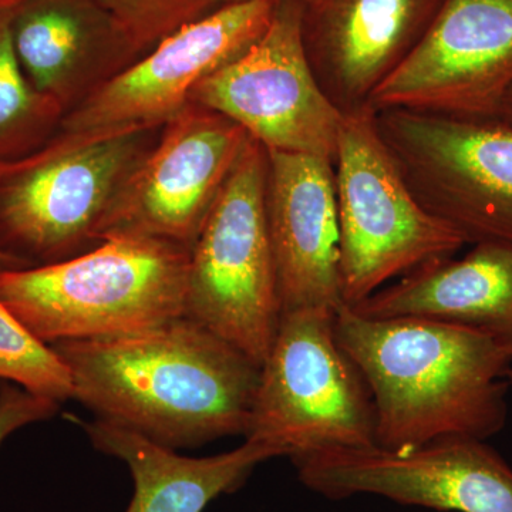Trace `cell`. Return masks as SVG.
I'll use <instances>...</instances> for the list:
<instances>
[{"label":"cell","instance_id":"ffe728a7","mask_svg":"<svg viewBox=\"0 0 512 512\" xmlns=\"http://www.w3.org/2000/svg\"><path fill=\"white\" fill-rule=\"evenodd\" d=\"M0 379L29 393L63 403L73 399V380L52 346L47 345L0 301Z\"/></svg>","mask_w":512,"mask_h":512},{"label":"cell","instance_id":"3957f363","mask_svg":"<svg viewBox=\"0 0 512 512\" xmlns=\"http://www.w3.org/2000/svg\"><path fill=\"white\" fill-rule=\"evenodd\" d=\"M190 249L110 235L64 261L0 272V301L47 345L121 338L185 316Z\"/></svg>","mask_w":512,"mask_h":512},{"label":"cell","instance_id":"4316f807","mask_svg":"<svg viewBox=\"0 0 512 512\" xmlns=\"http://www.w3.org/2000/svg\"><path fill=\"white\" fill-rule=\"evenodd\" d=\"M6 164L8 163H3V161H0V174H2L3 168L6 167Z\"/></svg>","mask_w":512,"mask_h":512},{"label":"cell","instance_id":"cb8c5ba5","mask_svg":"<svg viewBox=\"0 0 512 512\" xmlns=\"http://www.w3.org/2000/svg\"><path fill=\"white\" fill-rule=\"evenodd\" d=\"M15 269H26L25 265L20 264L18 259L0 252V272L15 271Z\"/></svg>","mask_w":512,"mask_h":512},{"label":"cell","instance_id":"8992f818","mask_svg":"<svg viewBox=\"0 0 512 512\" xmlns=\"http://www.w3.org/2000/svg\"><path fill=\"white\" fill-rule=\"evenodd\" d=\"M336 313L328 308L282 313L261 367L245 440L268 444L289 458L376 446L372 394L340 348Z\"/></svg>","mask_w":512,"mask_h":512},{"label":"cell","instance_id":"ba28073f","mask_svg":"<svg viewBox=\"0 0 512 512\" xmlns=\"http://www.w3.org/2000/svg\"><path fill=\"white\" fill-rule=\"evenodd\" d=\"M414 197L467 245H512V123L498 116L376 111Z\"/></svg>","mask_w":512,"mask_h":512},{"label":"cell","instance_id":"5bb4252c","mask_svg":"<svg viewBox=\"0 0 512 512\" xmlns=\"http://www.w3.org/2000/svg\"><path fill=\"white\" fill-rule=\"evenodd\" d=\"M446 0H313L303 9L306 56L343 114L376 90L423 42Z\"/></svg>","mask_w":512,"mask_h":512},{"label":"cell","instance_id":"d4e9b609","mask_svg":"<svg viewBox=\"0 0 512 512\" xmlns=\"http://www.w3.org/2000/svg\"><path fill=\"white\" fill-rule=\"evenodd\" d=\"M22 2L23 0H0V9H12L13 6Z\"/></svg>","mask_w":512,"mask_h":512},{"label":"cell","instance_id":"7a4b0ae2","mask_svg":"<svg viewBox=\"0 0 512 512\" xmlns=\"http://www.w3.org/2000/svg\"><path fill=\"white\" fill-rule=\"evenodd\" d=\"M335 333L372 394L376 447L404 453L504 429L512 352L493 336L419 316L365 318L348 306Z\"/></svg>","mask_w":512,"mask_h":512},{"label":"cell","instance_id":"9c48e42d","mask_svg":"<svg viewBox=\"0 0 512 512\" xmlns=\"http://www.w3.org/2000/svg\"><path fill=\"white\" fill-rule=\"evenodd\" d=\"M303 3L276 0L264 35L191 94V103L228 117L266 151L335 163L342 113L319 86L303 45Z\"/></svg>","mask_w":512,"mask_h":512},{"label":"cell","instance_id":"9a60e30c","mask_svg":"<svg viewBox=\"0 0 512 512\" xmlns=\"http://www.w3.org/2000/svg\"><path fill=\"white\" fill-rule=\"evenodd\" d=\"M266 218L282 313L343 306L333 163L309 154L266 151Z\"/></svg>","mask_w":512,"mask_h":512},{"label":"cell","instance_id":"83f0119b","mask_svg":"<svg viewBox=\"0 0 512 512\" xmlns=\"http://www.w3.org/2000/svg\"><path fill=\"white\" fill-rule=\"evenodd\" d=\"M508 380H510V383H512V367L510 369V372H508Z\"/></svg>","mask_w":512,"mask_h":512},{"label":"cell","instance_id":"5b68a950","mask_svg":"<svg viewBox=\"0 0 512 512\" xmlns=\"http://www.w3.org/2000/svg\"><path fill=\"white\" fill-rule=\"evenodd\" d=\"M268 153L248 137L190 249L185 316L262 367L282 309L268 218Z\"/></svg>","mask_w":512,"mask_h":512},{"label":"cell","instance_id":"8fae6325","mask_svg":"<svg viewBox=\"0 0 512 512\" xmlns=\"http://www.w3.org/2000/svg\"><path fill=\"white\" fill-rule=\"evenodd\" d=\"M276 0L228 2L187 23L146 59L101 84L63 121L64 134L146 130L191 104L195 87L264 35Z\"/></svg>","mask_w":512,"mask_h":512},{"label":"cell","instance_id":"6da1fadb","mask_svg":"<svg viewBox=\"0 0 512 512\" xmlns=\"http://www.w3.org/2000/svg\"><path fill=\"white\" fill-rule=\"evenodd\" d=\"M50 346L69 367L73 399L96 419L173 450L247 433L261 367L187 316Z\"/></svg>","mask_w":512,"mask_h":512},{"label":"cell","instance_id":"7402d4cb","mask_svg":"<svg viewBox=\"0 0 512 512\" xmlns=\"http://www.w3.org/2000/svg\"><path fill=\"white\" fill-rule=\"evenodd\" d=\"M109 3L124 19L136 25V20L153 15L167 2L165 0H109Z\"/></svg>","mask_w":512,"mask_h":512},{"label":"cell","instance_id":"e0dca14e","mask_svg":"<svg viewBox=\"0 0 512 512\" xmlns=\"http://www.w3.org/2000/svg\"><path fill=\"white\" fill-rule=\"evenodd\" d=\"M72 419L96 450L127 464L134 494L126 512H204L215 498L238 491L259 464L282 457L275 447L251 440L217 456L184 457L116 424Z\"/></svg>","mask_w":512,"mask_h":512},{"label":"cell","instance_id":"277c9868","mask_svg":"<svg viewBox=\"0 0 512 512\" xmlns=\"http://www.w3.org/2000/svg\"><path fill=\"white\" fill-rule=\"evenodd\" d=\"M333 170L343 306L355 308L390 282L466 247L456 229L414 197L372 107L343 117Z\"/></svg>","mask_w":512,"mask_h":512},{"label":"cell","instance_id":"603a6c76","mask_svg":"<svg viewBox=\"0 0 512 512\" xmlns=\"http://www.w3.org/2000/svg\"><path fill=\"white\" fill-rule=\"evenodd\" d=\"M497 116L512 123V87L508 90L507 94H505L503 101H501Z\"/></svg>","mask_w":512,"mask_h":512},{"label":"cell","instance_id":"52a82bcc","mask_svg":"<svg viewBox=\"0 0 512 512\" xmlns=\"http://www.w3.org/2000/svg\"><path fill=\"white\" fill-rule=\"evenodd\" d=\"M143 130L70 136L6 164L0 174V252L25 268L100 244V227L140 163Z\"/></svg>","mask_w":512,"mask_h":512},{"label":"cell","instance_id":"7c38bea8","mask_svg":"<svg viewBox=\"0 0 512 512\" xmlns=\"http://www.w3.org/2000/svg\"><path fill=\"white\" fill-rule=\"evenodd\" d=\"M248 137L228 117L188 104L121 185L101 224L100 241L133 234L191 249Z\"/></svg>","mask_w":512,"mask_h":512},{"label":"cell","instance_id":"4fadbf2b","mask_svg":"<svg viewBox=\"0 0 512 512\" xmlns=\"http://www.w3.org/2000/svg\"><path fill=\"white\" fill-rule=\"evenodd\" d=\"M511 87L512 0H446L370 107L497 116Z\"/></svg>","mask_w":512,"mask_h":512},{"label":"cell","instance_id":"ac0fdd59","mask_svg":"<svg viewBox=\"0 0 512 512\" xmlns=\"http://www.w3.org/2000/svg\"><path fill=\"white\" fill-rule=\"evenodd\" d=\"M10 18L13 46L29 82L60 107L76 92L89 53L83 16L63 0H26Z\"/></svg>","mask_w":512,"mask_h":512},{"label":"cell","instance_id":"484cf974","mask_svg":"<svg viewBox=\"0 0 512 512\" xmlns=\"http://www.w3.org/2000/svg\"><path fill=\"white\" fill-rule=\"evenodd\" d=\"M228 2H239V0H227ZM296 2L303 3V5H309V3L313 2V0H296Z\"/></svg>","mask_w":512,"mask_h":512},{"label":"cell","instance_id":"d6986e66","mask_svg":"<svg viewBox=\"0 0 512 512\" xmlns=\"http://www.w3.org/2000/svg\"><path fill=\"white\" fill-rule=\"evenodd\" d=\"M12 9H0V161L13 163L35 153L62 107L37 92L13 46Z\"/></svg>","mask_w":512,"mask_h":512},{"label":"cell","instance_id":"2e32d148","mask_svg":"<svg viewBox=\"0 0 512 512\" xmlns=\"http://www.w3.org/2000/svg\"><path fill=\"white\" fill-rule=\"evenodd\" d=\"M350 309L365 318L456 323L493 336L512 352V245L474 244L463 258L423 266Z\"/></svg>","mask_w":512,"mask_h":512},{"label":"cell","instance_id":"44dd1931","mask_svg":"<svg viewBox=\"0 0 512 512\" xmlns=\"http://www.w3.org/2000/svg\"><path fill=\"white\" fill-rule=\"evenodd\" d=\"M60 403L36 396L13 383L0 386V446L15 431L52 419Z\"/></svg>","mask_w":512,"mask_h":512},{"label":"cell","instance_id":"30bf717a","mask_svg":"<svg viewBox=\"0 0 512 512\" xmlns=\"http://www.w3.org/2000/svg\"><path fill=\"white\" fill-rule=\"evenodd\" d=\"M291 460L299 481L328 500L377 495L437 511L512 512V468L473 437H446L404 453L375 446Z\"/></svg>","mask_w":512,"mask_h":512}]
</instances>
